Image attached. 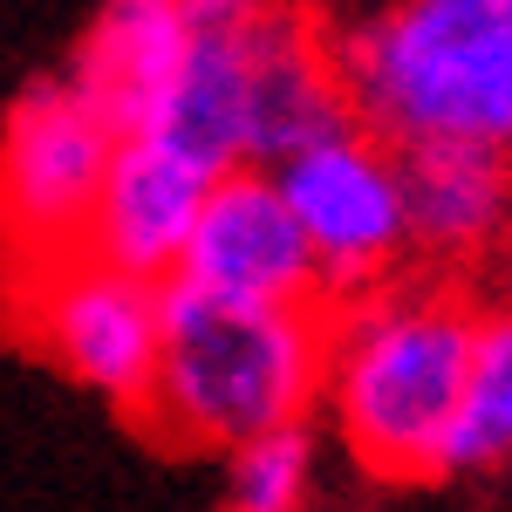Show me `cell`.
Segmentation results:
<instances>
[{"label": "cell", "mask_w": 512, "mask_h": 512, "mask_svg": "<svg viewBox=\"0 0 512 512\" xmlns=\"http://www.w3.org/2000/svg\"><path fill=\"white\" fill-rule=\"evenodd\" d=\"M478 294L451 274H396L328 308V417L362 472L417 485L451 478L485 342Z\"/></svg>", "instance_id": "1"}, {"label": "cell", "mask_w": 512, "mask_h": 512, "mask_svg": "<svg viewBox=\"0 0 512 512\" xmlns=\"http://www.w3.org/2000/svg\"><path fill=\"white\" fill-rule=\"evenodd\" d=\"M328 396V308H246L192 280L164 287V362L144 431L185 451H246L308 424Z\"/></svg>", "instance_id": "2"}, {"label": "cell", "mask_w": 512, "mask_h": 512, "mask_svg": "<svg viewBox=\"0 0 512 512\" xmlns=\"http://www.w3.org/2000/svg\"><path fill=\"white\" fill-rule=\"evenodd\" d=\"M355 117L396 151H512V0H403L342 41Z\"/></svg>", "instance_id": "3"}, {"label": "cell", "mask_w": 512, "mask_h": 512, "mask_svg": "<svg viewBox=\"0 0 512 512\" xmlns=\"http://www.w3.org/2000/svg\"><path fill=\"white\" fill-rule=\"evenodd\" d=\"M21 328L62 376L144 417L164 362V287L96 260L89 246L14 274Z\"/></svg>", "instance_id": "4"}, {"label": "cell", "mask_w": 512, "mask_h": 512, "mask_svg": "<svg viewBox=\"0 0 512 512\" xmlns=\"http://www.w3.org/2000/svg\"><path fill=\"white\" fill-rule=\"evenodd\" d=\"M117 144H123V130L82 96L76 76L35 82L7 110L0 192H7L14 274L89 246V219H96L103 185H110Z\"/></svg>", "instance_id": "5"}, {"label": "cell", "mask_w": 512, "mask_h": 512, "mask_svg": "<svg viewBox=\"0 0 512 512\" xmlns=\"http://www.w3.org/2000/svg\"><path fill=\"white\" fill-rule=\"evenodd\" d=\"M274 178L321 260L328 308L410 274L417 246H410V198H403L396 144L349 130V137H328L315 151H301L294 164H280Z\"/></svg>", "instance_id": "6"}, {"label": "cell", "mask_w": 512, "mask_h": 512, "mask_svg": "<svg viewBox=\"0 0 512 512\" xmlns=\"http://www.w3.org/2000/svg\"><path fill=\"white\" fill-rule=\"evenodd\" d=\"M178 280H192L219 301H246V308H328L315 246L301 233L280 178L260 164L219 178Z\"/></svg>", "instance_id": "7"}, {"label": "cell", "mask_w": 512, "mask_h": 512, "mask_svg": "<svg viewBox=\"0 0 512 512\" xmlns=\"http://www.w3.org/2000/svg\"><path fill=\"white\" fill-rule=\"evenodd\" d=\"M212 192H219V171H205L178 144L137 130V137L117 144L110 185L96 198V219H89V253L137 280L171 287L185 274V253H192L198 226H205Z\"/></svg>", "instance_id": "8"}, {"label": "cell", "mask_w": 512, "mask_h": 512, "mask_svg": "<svg viewBox=\"0 0 512 512\" xmlns=\"http://www.w3.org/2000/svg\"><path fill=\"white\" fill-rule=\"evenodd\" d=\"M349 130H362V117L342 76V41L321 35L315 14L260 0L253 7V164L280 171Z\"/></svg>", "instance_id": "9"}, {"label": "cell", "mask_w": 512, "mask_h": 512, "mask_svg": "<svg viewBox=\"0 0 512 512\" xmlns=\"http://www.w3.org/2000/svg\"><path fill=\"white\" fill-rule=\"evenodd\" d=\"M403 198L424 274L465 280L492 253H512V151L499 144H410Z\"/></svg>", "instance_id": "10"}, {"label": "cell", "mask_w": 512, "mask_h": 512, "mask_svg": "<svg viewBox=\"0 0 512 512\" xmlns=\"http://www.w3.org/2000/svg\"><path fill=\"white\" fill-rule=\"evenodd\" d=\"M253 7L260 0H192V55L151 117V137L219 178L253 164Z\"/></svg>", "instance_id": "11"}, {"label": "cell", "mask_w": 512, "mask_h": 512, "mask_svg": "<svg viewBox=\"0 0 512 512\" xmlns=\"http://www.w3.org/2000/svg\"><path fill=\"white\" fill-rule=\"evenodd\" d=\"M192 55V0H103L76 48V89L123 137L151 130Z\"/></svg>", "instance_id": "12"}, {"label": "cell", "mask_w": 512, "mask_h": 512, "mask_svg": "<svg viewBox=\"0 0 512 512\" xmlns=\"http://www.w3.org/2000/svg\"><path fill=\"white\" fill-rule=\"evenodd\" d=\"M321 472V444L308 424L274 431L226 458V512H308Z\"/></svg>", "instance_id": "13"}, {"label": "cell", "mask_w": 512, "mask_h": 512, "mask_svg": "<svg viewBox=\"0 0 512 512\" xmlns=\"http://www.w3.org/2000/svg\"><path fill=\"white\" fill-rule=\"evenodd\" d=\"M512 458V308L485 315V342H478V369H472V403L451 444V472H485Z\"/></svg>", "instance_id": "14"}]
</instances>
